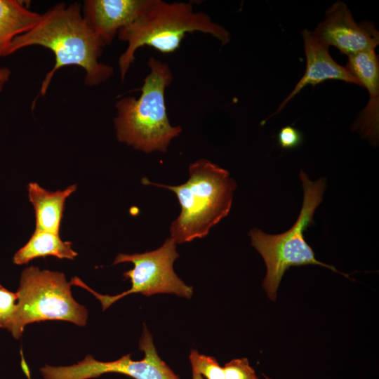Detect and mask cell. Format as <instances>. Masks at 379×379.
Here are the masks:
<instances>
[{
    "mask_svg": "<svg viewBox=\"0 0 379 379\" xmlns=\"http://www.w3.org/2000/svg\"><path fill=\"white\" fill-rule=\"evenodd\" d=\"M348 57L345 68L364 86L369 100L354 124L373 143H376L379 131V62L375 50L359 52Z\"/></svg>",
    "mask_w": 379,
    "mask_h": 379,
    "instance_id": "10",
    "label": "cell"
},
{
    "mask_svg": "<svg viewBox=\"0 0 379 379\" xmlns=\"http://www.w3.org/2000/svg\"><path fill=\"white\" fill-rule=\"evenodd\" d=\"M225 379H258L248 359H234L223 366Z\"/></svg>",
    "mask_w": 379,
    "mask_h": 379,
    "instance_id": "17",
    "label": "cell"
},
{
    "mask_svg": "<svg viewBox=\"0 0 379 379\" xmlns=\"http://www.w3.org/2000/svg\"><path fill=\"white\" fill-rule=\"evenodd\" d=\"M139 348L145 354L140 361L132 360L131 354L112 361H100L91 355L71 366L46 365L40 369L45 379H90L107 373H117L134 379H180L159 357L151 333L144 326Z\"/></svg>",
    "mask_w": 379,
    "mask_h": 379,
    "instance_id": "8",
    "label": "cell"
},
{
    "mask_svg": "<svg viewBox=\"0 0 379 379\" xmlns=\"http://www.w3.org/2000/svg\"><path fill=\"white\" fill-rule=\"evenodd\" d=\"M48 255L73 260L77 253L72 249V242L62 241L59 234L35 230L29 241L15 253L13 261L15 265H23Z\"/></svg>",
    "mask_w": 379,
    "mask_h": 379,
    "instance_id": "15",
    "label": "cell"
},
{
    "mask_svg": "<svg viewBox=\"0 0 379 379\" xmlns=\"http://www.w3.org/2000/svg\"><path fill=\"white\" fill-rule=\"evenodd\" d=\"M312 33L324 46H333L347 56L375 50L379 44L375 26L368 21L357 23L343 1H336L326 11L324 20Z\"/></svg>",
    "mask_w": 379,
    "mask_h": 379,
    "instance_id": "9",
    "label": "cell"
},
{
    "mask_svg": "<svg viewBox=\"0 0 379 379\" xmlns=\"http://www.w3.org/2000/svg\"><path fill=\"white\" fill-rule=\"evenodd\" d=\"M27 189L35 213V230L59 234L65 201L77 190V185L51 192L36 182H30Z\"/></svg>",
    "mask_w": 379,
    "mask_h": 379,
    "instance_id": "13",
    "label": "cell"
},
{
    "mask_svg": "<svg viewBox=\"0 0 379 379\" xmlns=\"http://www.w3.org/2000/svg\"><path fill=\"white\" fill-rule=\"evenodd\" d=\"M302 34L307 62L305 72L272 116L282 110L307 85L315 86L326 80L336 79L361 86L345 67L340 65L331 58L328 47L319 41L312 32L304 29Z\"/></svg>",
    "mask_w": 379,
    "mask_h": 379,
    "instance_id": "12",
    "label": "cell"
},
{
    "mask_svg": "<svg viewBox=\"0 0 379 379\" xmlns=\"http://www.w3.org/2000/svg\"><path fill=\"white\" fill-rule=\"evenodd\" d=\"M300 178L303 187L302 206L293 226L279 234H269L256 228L248 233L252 246L266 264L263 288L272 300H275L282 277L291 266L318 265L339 272L333 266L317 260L313 250L304 239V231L314 223V213L323 200L326 179L321 178L313 182L302 171Z\"/></svg>",
    "mask_w": 379,
    "mask_h": 379,
    "instance_id": "5",
    "label": "cell"
},
{
    "mask_svg": "<svg viewBox=\"0 0 379 379\" xmlns=\"http://www.w3.org/2000/svg\"><path fill=\"white\" fill-rule=\"evenodd\" d=\"M192 371V379H204L202 375H201L199 373Z\"/></svg>",
    "mask_w": 379,
    "mask_h": 379,
    "instance_id": "22",
    "label": "cell"
},
{
    "mask_svg": "<svg viewBox=\"0 0 379 379\" xmlns=\"http://www.w3.org/2000/svg\"><path fill=\"white\" fill-rule=\"evenodd\" d=\"M17 293H13L0 285V327L6 328L15 311Z\"/></svg>",
    "mask_w": 379,
    "mask_h": 379,
    "instance_id": "18",
    "label": "cell"
},
{
    "mask_svg": "<svg viewBox=\"0 0 379 379\" xmlns=\"http://www.w3.org/2000/svg\"><path fill=\"white\" fill-rule=\"evenodd\" d=\"M148 0H86L83 16L105 45L110 44L119 31L132 23Z\"/></svg>",
    "mask_w": 379,
    "mask_h": 379,
    "instance_id": "11",
    "label": "cell"
},
{
    "mask_svg": "<svg viewBox=\"0 0 379 379\" xmlns=\"http://www.w3.org/2000/svg\"><path fill=\"white\" fill-rule=\"evenodd\" d=\"M147 66L149 72L140 97H124L115 104L116 136L136 150L166 152L182 131L180 126L170 124L165 103V91L173 76L166 63L154 58H149Z\"/></svg>",
    "mask_w": 379,
    "mask_h": 379,
    "instance_id": "4",
    "label": "cell"
},
{
    "mask_svg": "<svg viewBox=\"0 0 379 379\" xmlns=\"http://www.w3.org/2000/svg\"><path fill=\"white\" fill-rule=\"evenodd\" d=\"M302 140L301 133L291 126L281 128L278 133V142L283 149H293L298 147Z\"/></svg>",
    "mask_w": 379,
    "mask_h": 379,
    "instance_id": "19",
    "label": "cell"
},
{
    "mask_svg": "<svg viewBox=\"0 0 379 379\" xmlns=\"http://www.w3.org/2000/svg\"><path fill=\"white\" fill-rule=\"evenodd\" d=\"M189 179L172 186L150 182L145 185L173 192L181 211L170 227L171 238L178 244L206 236L210 229L230 212L237 183L228 171L204 159L189 166Z\"/></svg>",
    "mask_w": 379,
    "mask_h": 379,
    "instance_id": "3",
    "label": "cell"
},
{
    "mask_svg": "<svg viewBox=\"0 0 379 379\" xmlns=\"http://www.w3.org/2000/svg\"><path fill=\"white\" fill-rule=\"evenodd\" d=\"M8 77H0V92L3 90L4 84L8 81Z\"/></svg>",
    "mask_w": 379,
    "mask_h": 379,
    "instance_id": "21",
    "label": "cell"
},
{
    "mask_svg": "<svg viewBox=\"0 0 379 379\" xmlns=\"http://www.w3.org/2000/svg\"><path fill=\"white\" fill-rule=\"evenodd\" d=\"M265 377L266 379H271V378H268L267 376H265Z\"/></svg>",
    "mask_w": 379,
    "mask_h": 379,
    "instance_id": "23",
    "label": "cell"
},
{
    "mask_svg": "<svg viewBox=\"0 0 379 379\" xmlns=\"http://www.w3.org/2000/svg\"><path fill=\"white\" fill-rule=\"evenodd\" d=\"M194 32L211 34L222 46L230 41V34L226 29L213 22L206 13L194 12L191 3L148 0L139 16L117 34L119 40L127 43L119 58L121 81L138 48L147 46L164 54L171 53L180 48L187 33Z\"/></svg>",
    "mask_w": 379,
    "mask_h": 379,
    "instance_id": "2",
    "label": "cell"
},
{
    "mask_svg": "<svg viewBox=\"0 0 379 379\" xmlns=\"http://www.w3.org/2000/svg\"><path fill=\"white\" fill-rule=\"evenodd\" d=\"M11 76V71L7 67H1L0 68V77H10Z\"/></svg>",
    "mask_w": 379,
    "mask_h": 379,
    "instance_id": "20",
    "label": "cell"
},
{
    "mask_svg": "<svg viewBox=\"0 0 379 379\" xmlns=\"http://www.w3.org/2000/svg\"><path fill=\"white\" fill-rule=\"evenodd\" d=\"M41 16L29 9L25 1L0 0V57L7 56L13 41L34 27Z\"/></svg>",
    "mask_w": 379,
    "mask_h": 379,
    "instance_id": "14",
    "label": "cell"
},
{
    "mask_svg": "<svg viewBox=\"0 0 379 379\" xmlns=\"http://www.w3.org/2000/svg\"><path fill=\"white\" fill-rule=\"evenodd\" d=\"M15 311L6 329L21 337L26 325L46 320H62L84 326L87 309L72 297L70 281L63 273L29 267L23 270L16 292Z\"/></svg>",
    "mask_w": 379,
    "mask_h": 379,
    "instance_id": "6",
    "label": "cell"
},
{
    "mask_svg": "<svg viewBox=\"0 0 379 379\" xmlns=\"http://www.w3.org/2000/svg\"><path fill=\"white\" fill-rule=\"evenodd\" d=\"M189 357L192 371L207 379H225L223 367L214 357L199 354L196 350H191Z\"/></svg>",
    "mask_w": 379,
    "mask_h": 379,
    "instance_id": "16",
    "label": "cell"
},
{
    "mask_svg": "<svg viewBox=\"0 0 379 379\" xmlns=\"http://www.w3.org/2000/svg\"><path fill=\"white\" fill-rule=\"evenodd\" d=\"M176 243L170 237L159 248L142 253H119L114 265L131 262L133 268L124 273L130 279V289L115 295H102L93 291L79 278L72 279L71 285L80 286L92 293L105 310L120 298L131 293H140L147 297L157 293H172L180 297L190 298L193 293L192 286L185 284L173 270L174 261L179 257Z\"/></svg>",
    "mask_w": 379,
    "mask_h": 379,
    "instance_id": "7",
    "label": "cell"
},
{
    "mask_svg": "<svg viewBox=\"0 0 379 379\" xmlns=\"http://www.w3.org/2000/svg\"><path fill=\"white\" fill-rule=\"evenodd\" d=\"M30 46L50 49L55 65L41 82L39 95H44L55 72L62 67L76 65L86 72L85 84L98 86L113 74L112 66L100 62L105 46L85 20L81 4L59 3L41 14L39 22L11 43L7 55Z\"/></svg>",
    "mask_w": 379,
    "mask_h": 379,
    "instance_id": "1",
    "label": "cell"
}]
</instances>
